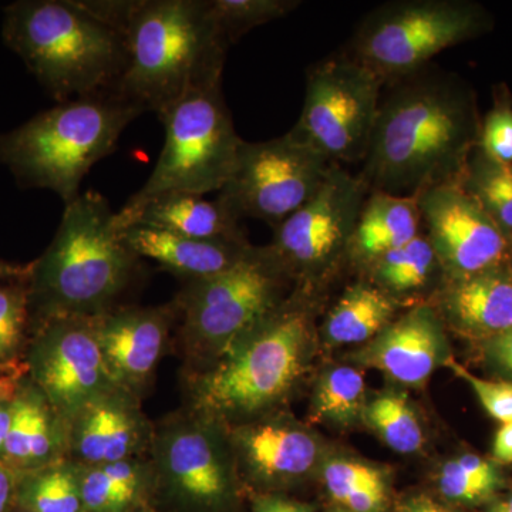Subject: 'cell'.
I'll return each mask as SVG.
<instances>
[{
	"mask_svg": "<svg viewBox=\"0 0 512 512\" xmlns=\"http://www.w3.org/2000/svg\"><path fill=\"white\" fill-rule=\"evenodd\" d=\"M120 30L127 66L111 92L158 114L184 96L220 84L229 42L211 0H84Z\"/></svg>",
	"mask_w": 512,
	"mask_h": 512,
	"instance_id": "cell-2",
	"label": "cell"
},
{
	"mask_svg": "<svg viewBox=\"0 0 512 512\" xmlns=\"http://www.w3.org/2000/svg\"><path fill=\"white\" fill-rule=\"evenodd\" d=\"M10 369H15V367H10ZM10 369H5V367H0V373L5 372V370H10Z\"/></svg>",
	"mask_w": 512,
	"mask_h": 512,
	"instance_id": "cell-48",
	"label": "cell"
},
{
	"mask_svg": "<svg viewBox=\"0 0 512 512\" xmlns=\"http://www.w3.org/2000/svg\"><path fill=\"white\" fill-rule=\"evenodd\" d=\"M119 232L138 258L151 259L188 282L228 271L254 248L248 241H208L146 225H130Z\"/></svg>",
	"mask_w": 512,
	"mask_h": 512,
	"instance_id": "cell-22",
	"label": "cell"
},
{
	"mask_svg": "<svg viewBox=\"0 0 512 512\" xmlns=\"http://www.w3.org/2000/svg\"><path fill=\"white\" fill-rule=\"evenodd\" d=\"M25 365L64 426L94 399L120 387L104 360L93 318L62 316L37 326Z\"/></svg>",
	"mask_w": 512,
	"mask_h": 512,
	"instance_id": "cell-14",
	"label": "cell"
},
{
	"mask_svg": "<svg viewBox=\"0 0 512 512\" xmlns=\"http://www.w3.org/2000/svg\"><path fill=\"white\" fill-rule=\"evenodd\" d=\"M10 512H29V511H25V510H22V508L15 507V508H13V510H12V511H10Z\"/></svg>",
	"mask_w": 512,
	"mask_h": 512,
	"instance_id": "cell-47",
	"label": "cell"
},
{
	"mask_svg": "<svg viewBox=\"0 0 512 512\" xmlns=\"http://www.w3.org/2000/svg\"><path fill=\"white\" fill-rule=\"evenodd\" d=\"M232 446L249 478L264 490L259 494L275 493L311 473L319 453L312 434L282 421L239 427L232 433Z\"/></svg>",
	"mask_w": 512,
	"mask_h": 512,
	"instance_id": "cell-19",
	"label": "cell"
},
{
	"mask_svg": "<svg viewBox=\"0 0 512 512\" xmlns=\"http://www.w3.org/2000/svg\"><path fill=\"white\" fill-rule=\"evenodd\" d=\"M15 507L29 512H83L79 464L64 457L18 473Z\"/></svg>",
	"mask_w": 512,
	"mask_h": 512,
	"instance_id": "cell-27",
	"label": "cell"
},
{
	"mask_svg": "<svg viewBox=\"0 0 512 512\" xmlns=\"http://www.w3.org/2000/svg\"><path fill=\"white\" fill-rule=\"evenodd\" d=\"M493 457L497 464H512V421L501 424L495 433Z\"/></svg>",
	"mask_w": 512,
	"mask_h": 512,
	"instance_id": "cell-42",
	"label": "cell"
},
{
	"mask_svg": "<svg viewBox=\"0 0 512 512\" xmlns=\"http://www.w3.org/2000/svg\"><path fill=\"white\" fill-rule=\"evenodd\" d=\"M443 320L429 303L393 320L363 350L359 360L407 386H421L450 359Z\"/></svg>",
	"mask_w": 512,
	"mask_h": 512,
	"instance_id": "cell-18",
	"label": "cell"
},
{
	"mask_svg": "<svg viewBox=\"0 0 512 512\" xmlns=\"http://www.w3.org/2000/svg\"><path fill=\"white\" fill-rule=\"evenodd\" d=\"M134 512H153L151 510H140V511H134Z\"/></svg>",
	"mask_w": 512,
	"mask_h": 512,
	"instance_id": "cell-50",
	"label": "cell"
},
{
	"mask_svg": "<svg viewBox=\"0 0 512 512\" xmlns=\"http://www.w3.org/2000/svg\"><path fill=\"white\" fill-rule=\"evenodd\" d=\"M215 16L227 33L229 42L235 43L249 30L285 18L299 8V0H211Z\"/></svg>",
	"mask_w": 512,
	"mask_h": 512,
	"instance_id": "cell-34",
	"label": "cell"
},
{
	"mask_svg": "<svg viewBox=\"0 0 512 512\" xmlns=\"http://www.w3.org/2000/svg\"><path fill=\"white\" fill-rule=\"evenodd\" d=\"M365 377L353 367L329 370L320 380L313 400V417L349 424L365 410Z\"/></svg>",
	"mask_w": 512,
	"mask_h": 512,
	"instance_id": "cell-33",
	"label": "cell"
},
{
	"mask_svg": "<svg viewBox=\"0 0 512 512\" xmlns=\"http://www.w3.org/2000/svg\"><path fill=\"white\" fill-rule=\"evenodd\" d=\"M67 458L80 466H104L138 457L150 448L153 430L123 387L97 397L67 423Z\"/></svg>",
	"mask_w": 512,
	"mask_h": 512,
	"instance_id": "cell-16",
	"label": "cell"
},
{
	"mask_svg": "<svg viewBox=\"0 0 512 512\" xmlns=\"http://www.w3.org/2000/svg\"><path fill=\"white\" fill-rule=\"evenodd\" d=\"M218 426L191 410L153 431V500L167 512H232L237 507L234 467Z\"/></svg>",
	"mask_w": 512,
	"mask_h": 512,
	"instance_id": "cell-11",
	"label": "cell"
},
{
	"mask_svg": "<svg viewBox=\"0 0 512 512\" xmlns=\"http://www.w3.org/2000/svg\"><path fill=\"white\" fill-rule=\"evenodd\" d=\"M397 302L372 282L350 286L333 306L325 323L326 338L336 345L375 339L393 322Z\"/></svg>",
	"mask_w": 512,
	"mask_h": 512,
	"instance_id": "cell-26",
	"label": "cell"
},
{
	"mask_svg": "<svg viewBox=\"0 0 512 512\" xmlns=\"http://www.w3.org/2000/svg\"><path fill=\"white\" fill-rule=\"evenodd\" d=\"M205 195L165 192L140 204L124 205L116 212L117 231L130 225H146L208 241H247L241 220L220 200Z\"/></svg>",
	"mask_w": 512,
	"mask_h": 512,
	"instance_id": "cell-21",
	"label": "cell"
},
{
	"mask_svg": "<svg viewBox=\"0 0 512 512\" xmlns=\"http://www.w3.org/2000/svg\"><path fill=\"white\" fill-rule=\"evenodd\" d=\"M458 184L512 244V164L498 163L477 148Z\"/></svg>",
	"mask_w": 512,
	"mask_h": 512,
	"instance_id": "cell-30",
	"label": "cell"
},
{
	"mask_svg": "<svg viewBox=\"0 0 512 512\" xmlns=\"http://www.w3.org/2000/svg\"><path fill=\"white\" fill-rule=\"evenodd\" d=\"M417 200L372 191L357 220L350 256L370 264L420 235Z\"/></svg>",
	"mask_w": 512,
	"mask_h": 512,
	"instance_id": "cell-24",
	"label": "cell"
},
{
	"mask_svg": "<svg viewBox=\"0 0 512 512\" xmlns=\"http://www.w3.org/2000/svg\"><path fill=\"white\" fill-rule=\"evenodd\" d=\"M157 116L165 130L163 151L146 184L126 204L165 192H220L244 141L232 123L221 83L187 94Z\"/></svg>",
	"mask_w": 512,
	"mask_h": 512,
	"instance_id": "cell-8",
	"label": "cell"
},
{
	"mask_svg": "<svg viewBox=\"0 0 512 512\" xmlns=\"http://www.w3.org/2000/svg\"><path fill=\"white\" fill-rule=\"evenodd\" d=\"M143 113L113 92L64 101L0 133V164L20 188L50 190L72 204L93 165L116 150Z\"/></svg>",
	"mask_w": 512,
	"mask_h": 512,
	"instance_id": "cell-5",
	"label": "cell"
},
{
	"mask_svg": "<svg viewBox=\"0 0 512 512\" xmlns=\"http://www.w3.org/2000/svg\"><path fill=\"white\" fill-rule=\"evenodd\" d=\"M478 148L498 163L512 164V103L505 94L497 97L481 123Z\"/></svg>",
	"mask_w": 512,
	"mask_h": 512,
	"instance_id": "cell-36",
	"label": "cell"
},
{
	"mask_svg": "<svg viewBox=\"0 0 512 512\" xmlns=\"http://www.w3.org/2000/svg\"><path fill=\"white\" fill-rule=\"evenodd\" d=\"M490 16L464 0H402L373 9L357 26L349 55L383 77L400 79L433 57L490 29Z\"/></svg>",
	"mask_w": 512,
	"mask_h": 512,
	"instance_id": "cell-9",
	"label": "cell"
},
{
	"mask_svg": "<svg viewBox=\"0 0 512 512\" xmlns=\"http://www.w3.org/2000/svg\"><path fill=\"white\" fill-rule=\"evenodd\" d=\"M480 134L473 92L456 74L424 67L384 86L359 177L369 192L417 200L460 183Z\"/></svg>",
	"mask_w": 512,
	"mask_h": 512,
	"instance_id": "cell-1",
	"label": "cell"
},
{
	"mask_svg": "<svg viewBox=\"0 0 512 512\" xmlns=\"http://www.w3.org/2000/svg\"><path fill=\"white\" fill-rule=\"evenodd\" d=\"M26 375H28L26 365L0 373V400L15 396Z\"/></svg>",
	"mask_w": 512,
	"mask_h": 512,
	"instance_id": "cell-43",
	"label": "cell"
},
{
	"mask_svg": "<svg viewBox=\"0 0 512 512\" xmlns=\"http://www.w3.org/2000/svg\"><path fill=\"white\" fill-rule=\"evenodd\" d=\"M437 305L440 318L470 338L485 340L512 328V271L504 265L463 276L444 278Z\"/></svg>",
	"mask_w": 512,
	"mask_h": 512,
	"instance_id": "cell-20",
	"label": "cell"
},
{
	"mask_svg": "<svg viewBox=\"0 0 512 512\" xmlns=\"http://www.w3.org/2000/svg\"><path fill=\"white\" fill-rule=\"evenodd\" d=\"M80 493L83 512L151 510L150 464L136 457L104 466H80Z\"/></svg>",
	"mask_w": 512,
	"mask_h": 512,
	"instance_id": "cell-25",
	"label": "cell"
},
{
	"mask_svg": "<svg viewBox=\"0 0 512 512\" xmlns=\"http://www.w3.org/2000/svg\"><path fill=\"white\" fill-rule=\"evenodd\" d=\"M305 296L285 299L217 365L192 377V412L218 421L254 416L291 392L312 336Z\"/></svg>",
	"mask_w": 512,
	"mask_h": 512,
	"instance_id": "cell-6",
	"label": "cell"
},
{
	"mask_svg": "<svg viewBox=\"0 0 512 512\" xmlns=\"http://www.w3.org/2000/svg\"><path fill=\"white\" fill-rule=\"evenodd\" d=\"M322 478L326 491L339 507L360 491L387 485L379 468L349 460L329 461L323 467Z\"/></svg>",
	"mask_w": 512,
	"mask_h": 512,
	"instance_id": "cell-35",
	"label": "cell"
},
{
	"mask_svg": "<svg viewBox=\"0 0 512 512\" xmlns=\"http://www.w3.org/2000/svg\"><path fill=\"white\" fill-rule=\"evenodd\" d=\"M2 37L53 99L111 92L127 66L123 33L84 0H19L6 6Z\"/></svg>",
	"mask_w": 512,
	"mask_h": 512,
	"instance_id": "cell-4",
	"label": "cell"
},
{
	"mask_svg": "<svg viewBox=\"0 0 512 512\" xmlns=\"http://www.w3.org/2000/svg\"><path fill=\"white\" fill-rule=\"evenodd\" d=\"M504 485L505 478L495 461L470 453L447 461L437 476L441 498L453 507L490 504Z\"/></svg>",
	"mask_w": 512,
	"mask_h": 512,
	"instance_id": "cell-29",
	"label": "cell"
},
{
	"mask_svg": "<svg viewBox=\"0 0 512 512\" xmlns=\"http://www.w3.org/2000/svg\"><path fill=\"white\" fill-rule=\"evenodd\" d=\"M394 512H458L453 505L426 494L409 495L396 505Z\"/></svg>",
	"mask_w": 512,
	"mask_h": 512,
	"instance_id": "cell-40",
	"label": "cell"
},
{
	"mask_svg": "<svg viewBox=\"0 0 512 512\" xmlns=\"http://www.w3.org/2000/svg\"><path fill=\"white\" fill-rule=\"evenodd\" d=\"M386 82L348 52L313 64L292 133L336 165L363 163Z\"/></svg>",
	"mask_w": 512,
	"mask_h": 512,
	"instance_id": "cell-10",
	"label": "cell"
},
{
	"mask_svg": "<svg viewBox=\"0 0 512 512\" xmlns=\"http://www.w3.org/2000/svg\"><path fill=\"white\" fill-rule=\"evenodd\" d=\"M315 505L293 500L278 493L258 494L252 501V512H315Z\"/></svg>",
	"mask_w": 512,
	"mask_h": 512,
	"instance_id": "cell-38",
	"label": "cell"
},
{
	"mask_svg": "<svg viewBox=\"0 0 512 512\" xmlns=\"http://www.w3.org/2000/svg\"><path fill=\"white\" fill-rule=\"evenodd\" d=\"M67 457L62 419L28 375L13 396L12 421L2 463L16 473L49 466Z\"/></svg>",
	"mask_w": 512,
	"mask_h": 512,
	"instance_id": "cell-23",
	"label": "cell"
},
{
	"mask_svg": "<svg viewBox=\"0 0 512 512\" xmlns=\"http://www.w3.org/2000/svg\"><path fill=\"white\" fill-rule=\"evenodd\" d=\"M28 271L29 265L9 264V262L0 259V282L10 278H16V276L25 275Z\"/></svg>",
	"mask_w": 512,
	"mask_h": 512,
	"instance_id": "cell-46",
	"label": "cell"
},
{
	"mask_svg": "<svg viewBox=\"0 0 512 512\" xmlns=\"http://www.w3.org/2000/svg\"><path fill=\"white\" fill-rule=\"evenodd\" d=\"M417 207L444 278H463L504 265L511 242L460 184L423 192Z\"/></svg>",
	"mask_w": 512,
	"mask_h": 512,
	"instance_id": "cell-15",
	"label": "cell"
},
{
	"mask_svg": "<svg viewBox=\"0 0 512 512\" xmlns=\"http://www.w3.org/2000/svg\"><path fill=\"white\" fill-rule=\"evenodd\" d=\"M29 271L0 282V367L25 365L32 338Z\"/></svg>",
	"mask_w": 512,
	"mask_h": 512,
	"instance_id": "cell-31",
	"label": "cell"
},
{
	"mask_svg": "<svg viewBox=\"0 0 512 512\" xmlns=\"http://www.w3.org/2000/svg\"><path fill=\"white\" fill-rule=\"evenodd\" d=\"M446 366L468 383L488 416L500 421L501 424L512 421V382L487 380L474 376L453 357L447 360Z\"/></svg>",
	"mask_w": 512,
	"mask_h": 512,
	"instance_id": "cell-37",
	"label": "cell"
},
{
	"mask_svg": "<svg viewBox=\"0 0 512 512\" xmlns=\"http://www.w3.org/2000/svg\"><path fill=\"white\" fill-rule=\"evenodd\" d=\"M362 417L396 453L413 454L423 447V427L413 407L400 394L376 397L365 406Z\"/></svg>",
	"mask_w": 512,
	"mask_h": 512,
	"instance_id": "cell-32",
	"label": "cell"
},
{
	"mask_svg": "<svg viewBox=\"0 0 512 512\" xmlns=\"http://www.w3.org/2000/svg\"><path fill=\"white\" fill-rule=\"evenodd\" d=\"M484 348L491 363L512 377V328L485 340Z\"/></svg>",
	"mask_w": 512,
	"mask_h": 512,
	"instance_id": "cell-39",
	"label": "cell"
},
{
	"mask_svg": "<svg viewBox=\"0 0 512 512\" xmlns=\"http://www.w3.org/2000/svg\"><path fill=\"white\" fill-rule=\"evenodd\" d=\"M114 220L116 212L99 192H83L66 205L55 238L29 264L32 332L49 319L94 318L114 309L140 259Z\"/></svg>",
	"mask_w": 512,
	"mask_h": 512,
	"instance_id": "cell-3",
	"label": "cell"
},
{
	"mask_svg": "<svg viewBox=\"0 0 512 512\" xmlns=\"http://www.w3.org/2000/svg\"><path fill=\"white\" fill-rule=\"evenodd\" d=\"M330 512H346V511H343L342 508H339V510H333V511H330Z\"/></svg>",
	"mask_w": 512,
	"mask_h": 512,
	"instance_id": "cell-49",
	"label": "cell"
},
{
	"mask_svg": "<svg viewBox=\"0 0 512 512\" xmlns=\"http://www.w3.org/2000/svg\"><path fill=\"white\" fill-rule=\"evenodd\" d=\"M332 165L292 131L258 143L244 140L218 200L239 220L255 218L275 227L311 200Z\"/></svg>",
	"mask_w": 512,
	"mask_h": 512,
	"instance_id": "cell-12",
	"label": "cell"
},
{
	"mask_svg": "<svg viewBox=\"0 0 512 512\" xmlns=\"http://www.w3.org/2000/svg\"><path fill=\"white\" fill-rule=\"evenodd\" d=\"M484 512H512V490L507 494L498 495L490 504L485 505Z\"/></svg>",
	"mask_w": 512,
	"mask_h": 512,
	"instance_id": "cell-45",
	"label": "cell"
},
{
	"mask_svg": "<svg viewBox=\"0 0 512 512\" xmlns=\"http://www.w3.org/2000/svg\"><path fill=\"white\" fill-rule=\"evenodd\" d=\"M288 275L271 247H254L228 271L188 282L173 302L183 316L188 355L220 359L228 353L284 301Z\"/></svg>",
	"mask_w": 512,
	"mask_h": 512,
	"instance_id": "cell-7",
	"label": "cell"
},
{
	"mask_svg": "<svg viewBox=\"0 0 512 512\" xmlns=\"http://www.w3.org/2000/svg\"><path fill=\"white\" fill-rule=\"evenodd\" d=\"M367 195L369 188L359 174L333 164L311 200L274 227V242L269 247L286 272L311 281L349 255Z\"/></svg>",
	"mask_w": 512,
	"mask_h": 512,
	"instance_id": "cell-13",
	"label": "cell"
},
{
	"mask_svg": "<svg viewBox=\"0 0 512 512\" xmlns=\"http://www.w3.org/2000/svg\"><path fill=\"white\" fill-rule=\"evenodd\" d=\"M369 265L372 266V284L396 302L400 296L423 292L436 275L443 272L426 235H417L409 244L387 252Z\"/></svg>",
	"mask_w": 512,
	"mask_h": 512,
	"instance_id": "cell-28",
	"label": "cell"
},
{
	"mask_svg": "<svg viewBox=\"0 0 512 512\" xmlns=\"http://www.w3.org/2000/svg\"><path fill=\"white\" fill-rule=\"evenodd\" d=\"M16 483L18 473L0 463V512H10L15 508Z\"/></svg>",
	"mask_w": 512,
	"mask_h": 512,
	"instance_id": "cell-41",
	"label": "cell"
},
{
	"mask_svg": "<svg viewBox=\"0 0 512 512\" xmlns=\"http://www.w3.org/2000/svg\"><path fill=\"white\" fill-rule=\"evenodd\" d=\"M12 402L13 397L0 400V463L5 453L6 440L10 429V421H12Z\"/></svg>",
	"mask_w": 512,
	"mask_h": 512,
	"instance_id": "cell-44",
	"label": "cell"
},
{
	"mask_svg": "<svg viewBox=\"0 0 512 512\" xmlns=\"http://www.w3.org/2000/svg\"><path fill=\"white\" fill-rule=\"evenodd\" d=\"M177 315L174 303L160 308L111 309L94 316L93 326L114 380L137 394L146 386L167 346Z\"/></svg>",
	"mask_w": 512,
	"mask_h": 512,
	"instance_id": "cell-17",
	"label": "cell"
}]
</instances>
